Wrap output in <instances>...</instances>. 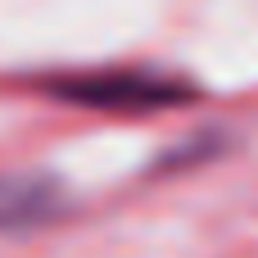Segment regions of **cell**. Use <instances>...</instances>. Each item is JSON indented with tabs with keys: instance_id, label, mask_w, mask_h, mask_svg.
<instances>
[{
	"instance_id": "1",
	"label": "cell",
	"mask_w": 258,
	"mask_h": 258,
	"mask_svg": "<svg viewBox=\"0 0 258 258\" xmlns=\"http://www.w3.org/2000/svg\"><path fill=\"white\" fill-rule=\"evenodd\" d=\"M41 95L82 109V113H109V118H154L172 113L200 100V86L172 68L150 63H100V68H63L36 82Z\"/></svg>"
},
{
	"instance_id": "2",
	"label": "cell",
	"mask_w": 258,
	"mask_h": 258,
	"mask_svg": "<svg viewBox=\"0 0 258 258\" xmlns=\"http://www.w3.org/2000/svg\"><path fill=\"white\" fill-rule=\"evenodd\" d=\"M73 213V195L45 172H0V236L54 227Z\"/></svg>"
}]
</instances>
